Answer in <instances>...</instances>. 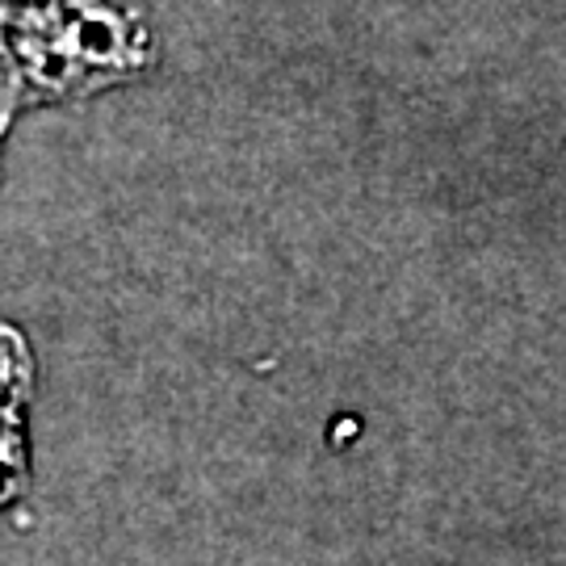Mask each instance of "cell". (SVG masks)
I'll list each match as a JSON object with an SVG mask.
<instances>
[{"instance_id": "1", "label": "cell", "mask_w": 566, "mask_h": 566, "mask_svg": "<svg viewBox=\"0 0 566 566\" xmlns=\"http://www.w3.org/2000/svg\"><path fill=\"white\" fill-rule=\"evenodd\" d=\"M156 67L143 0H0V122L81 105Z\"/></svg>"}, {"instance_id": "2", "label": "cell", "mask_w": 566, "mask_h": 566, "mask_svg": "<svg viewBox=\"0 0 566 566\" xmlns=\"http://www.w3.org/2000/svg\"><path fill=\"white\" fill-rule=\"evenodd\" d=\"M30 399L34 353L25 332L0 324V516L18 512L30 495Z\"/></svg>"}, {"instance_id": "3", "label": "cell", "mask_w": 566, "mask_h": 566, "mask_svg": "<svg viewBox=\"0 0 566 566\" xmlns=\"http://www.w3.org/2000/svg\"><path fill=\"white\" fill-rule=\"evenodd\" d=\"M4 135H9V122H0V151H4Z\"/></svg>"}]
</instances>
